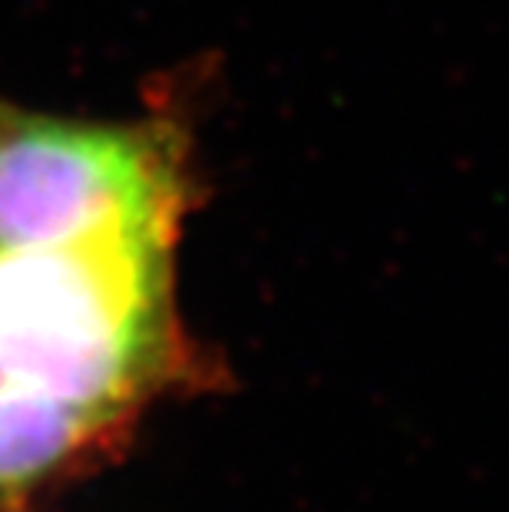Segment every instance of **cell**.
<instances>
[{
    "label": "cell",
    "instance_id": "obj_2",
    "mask_svg": "<svg viewBox=\"0 0 509 512\" xmlns=\"http://www.w3.org/2000/svg\"><path fill=\"white\" fill-rule=\"evenodd\" d=\"M156 212H182V169L166 136L0 106V252Z\"/></svg>",
    "mask_w": 509,
    "mask_h": 512
},
{
    "label": "cell",
    "instance_id": "obj_1",
    "mask_svg": "<svg viewBox=\"0 0 509 512\" xmlns=\"http://www.w3.org/2000/svg\"><path fill=\"white\" fill-rule=\"evenodd\" d=\"M179 212L0 252V390L116 440L186 367L172 304Z\"/></svg>",
    "mask_w": 509,
    "mask_h": 512
}]
</instances>
